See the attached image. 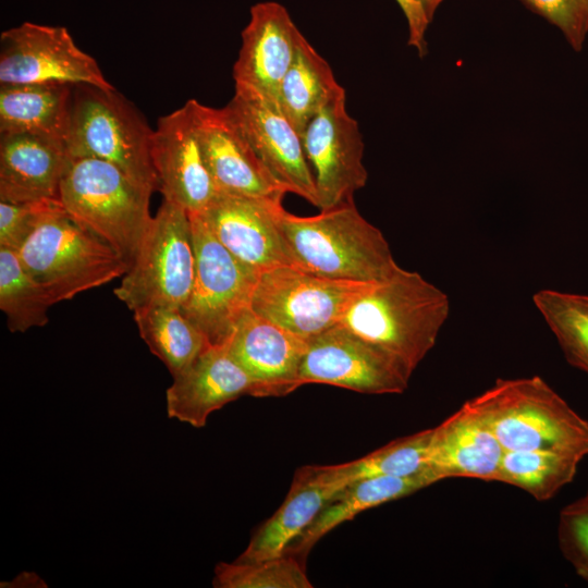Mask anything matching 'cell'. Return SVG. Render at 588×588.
Masks as SVG:
<instances>
[{
  "mask_svg": "<svg viewBox=\"0 0 588 588\" xmlns=\"http://www.w3.org/2000/svg\"><path fill=\"white\" fill-rule=\"evenodd\" d=\"M466 403L505 451L588 455V421L539 376L498 379Z\"/></svg>",
  "mask_w": 588,
  "mask_h": 588,
  "instance_id": "cell-3",
  "label": "cell"
},
{
  "mask_svg": "<svg viewBox=\"0 0 588 588\" xmlns=\"http://www.w3.org/2000/svg\"><path fill=\"white\" fill-rule=\"evenodd\" d=\"M151 128L115 88L73 86L65 147L70 158L107 161L150 191H159L151 161Z\"/></svg>",
  "mask_w": 588,
  "mask_h": 588,
  "instance_id": "cell-5",
  "label": "cell"
},
{
  "mask_svg": "<svg viewBox=\"0 0 588 588\" xmlns=\"http://www.w3.org/2000/svg\"><path fill=\"white\" fill-rule=\"evenodd\" d=\"M217 588H311L304 563L283 554L260 562L219 563L215 568Z\"/></svg>",
  "mask_w": 588,
  "mask_h": 588,
  "instance_id": "cell-31",
  "label": "cell"
},
{
  "mask_svg": "<svg viewBox=\"0 0 588 588\" xmlns=\"http://www.w3.org/2000/svg\"><path fill=\"white\" fill-rule=\"evenodd\" d=\"M225 108L273 179L287 193L317 206L315 176L302 136L279 101L255 89L235 86Z\"/></svg>",
  "mask_w": 588,
  "mask_h": 588,
  "instance_id": "cell-13",
  "label": "cell"
},
{
  "mask_svg": "<svg viewBox=\"0 0 588 588\" xmlns=\"http://www.w3.org/2000/svg\"><path fill=\"white\" fill-rule=\"evenodd\" d=\"M371 283L331 279L296 266L280 265L258 273L250 309L309 339L336 326Z\"/></svg>",
  "mask_w": 588,
  "mask_h": 588,
  "instance_id": "cell-9",
  "label": "cell"
},
{
  "mask_svg": "<svg viewBox=\"0 0 588 588\" xmlns=\"http://www.w3.org/2000/svg\"><path fill=\"white\" fill-rule=\"evenodd\" d=\"M433 428L399 438L352 462L313 465L324 482L339 488L370 477H409L426 471Z\"/></svg>",
  "mask_w": 588,
  "mask_h": 588,
  "instance_id": "cell-26",
  "label": "cell"
},
{
  "mask_svg": "<svg viewBox=\"0 0 588 588\" xmlns=\"http://www.w3.org/2000/svg\"><path fill=\"white\" fill-rule=\"evenodd\" d=\"M255 393V382L231 354L228 344L208 346L167 390V412L201 428L209 415L243 395Z\"/></svg>",
  "mask_w": 588,
  "mask_h": 588,
  "instance_id": "cell-19",
  "label": "cell"
},
{
  "mask_svg": "<svg viewBox=\"0 0 588 588\" xmlns=\"http://www.w3.org/2000/svg\"><path fill=\"white\" fill-rule=\"evenodd\" d=\"M195 277L188 212L163 198L114 295L134 311L140 307H182Z\"/></svg>",
  "mask_w": 588,
  "mask_h": 588,
  "instance_id": "cell-7",
  "label": "cell"
},
{
  "mask_svg": "<svg viewBox=\"0 0 588 588\" xmlns=\"http://www.w3.org/2000/svg\"><path fill=\"white\" fill-rule=\"evenodd\" d=\"M532 303L565 359L588 373V295L544 289L534 294Z\"/></svg>",
  "mask_w": 588,
  "mask_h": 588,
  "instance_id": "cell-30",
  "label": "cell"
},
{
  "mask_svg": "<svg viewBox=\"0 0 588 588\" xmlns=\"http://www.w3.org/2000/svg\"><path fill=\"white\" fill-rule=\"evenodd\" d=\"M152 193L118 167L95 158H71L60 185L69 216L130 266L152 220Z\"/></svg>",
  "mask_w": 588,
  "mask_h": 588,
  "instance_id": "cell-4",
  "label": "cell"
},
{
  "mask_svg": "<svg viewBox=\"0 0 588 588\" xmlns=\"http://www.w3.org/2000/svg\"><path fill=\"white\" fill-rule=\"evenodd\" d=\"M303 146L315 176L320 210L354 201L368 179L364 142L356 120L346 110V93L329 101L309 122Z\"/></svg>",
  "mask_w": 588,
  "mask_h": 588,
  "instance_id": "cell-12",
  "label": "cell"
},
{
  "mask_svg": "<svg viewBox=\"0 0 588 588\" xmlns=\"http://www.w3.org/2000/svg\"><path fill=\"white\" fill-rule=\"evenodd\" d=\"M568 505L578 509H588V491L583 497L569 503Z\"/></svg>",
  "mask_w": 588,
  "mask_h": 588,
  "instance_id": "cell-36",
  "label": "cell"
},
{
  "mask_svg": "<svg viewBox=\"0 0 588 588\" xmlns=\"http://www.w3.org/2000/svg\"><path fill=\"white\" fill-rule=\"evenodd\" d=\"M188 216L195 277L181 310L204 334L209 346L224 345L250 308L259 272L231 254L198 213Z\"/></svg>",
  "mask_w": 588,
  "mask_h": 588,
  "instance_id": "cell-8",
  "label": "cell"
},
{
  "mask_svg": "<svg viewBox=\"0 0 588 588\" xmlns=\"http://www.w3.org/2000/svg\"><path fill=\"white\" fill-rule=\"evenodd\" d=\"M274 220L293 266L322 277L354 282L384 280L399 267L382 232L354 201L299 217L282 205Z\"/></svg>",
  "mask_w": 588,
  "mask_h": 588,
  "instance_id": "cell-2",
  "label": "cell"
},
{
  "mask_svg": "<svg viewBox=\"0 0 588 588\" xmlns=\"http://www.w3.org/2000/svg\"><path fill=\"white\" fill-rule=\"evenodd\" d=\"M439 481L427 469L409 477H370L356 480L338 491L313 523L287 547L284 554L305 562L314 546L328 532L359 513L409 495Z\"/></svg>",
  "mask_w": 588,
  "mask_h": 588,
  "instance_id": "cell-23",
  "label": "cell"
},
{
  "mask_svg": "<svg viewBox=\"0 0 588 588\" xmlns=\"http://www.w3.org/2000/svg\"><path fill=\"white\" fill-rule=\"evenodd\" d=\"M303 36L282 4H254L233 66L235 86L255 89L279 101L281 83Z\"/></svg>",
  "mask_w": 588,
  "mask_h": 588,
  "instance_id": "cell-17",
  "label": "cell"
},
{
  "mask_svg": "<svg viewBox=\"0 0 588 588\" xmlns=\"http://www.w3.org/2000/svg\"><path fill=\"white\" fill-rule=\"evenodd\" d=\"M207 169L219 192L283 200L287 193L270 174L226 108L187 100Z\"/></svg>",
  "mask_w": 588,
  "mask_h": 588,
  "instance_id": "cell-14",
  "label": "cell"
},
{
  "mask_svg": "<svg viewBox=\"0 0 588 588\" xmlns=\"http://www.w3.org/2000/svg\"><path fill=\"white\" fill-rule=\"evenodd\" d=\"M401 8L408 29L407 44L415 48L419 57L427 53L426 34L436 11L443 0H395Z\"/></svg>",
  "mask_w": 588,
  "mask_h": 588,
  "instance_id": "cell-35",
  "label": "cell"
},
{
  "mask_svg": "<svg viewBox=\"0 0 588 588\" xmlns=\"http://www.w3.org/2000/svg\"><path fill=\"white\" fill-rule=\"evenodd\" d=\"M581 460L552 451H505L498 481L523 489L538 501H547L573 481Z\"/></svg>",
  "mask_w": 588,
  "mask_h": 588,
  "instance_id": "cell-29",
  "label": "cell"
},
{
  "mask_svg": "<svg viewBox=\"0 0 588 588\" xmlns=\"http://www.w3.org/2000/svg\"><path fill=\"white\" fill-rule=\"evenodd\" d=\"M150 155L159 192L188 213L201 212L219 193L205 163L187 101L158 120Z\"/></svg>",
  "mask_w": 588,
  "mask_h": 588,
  "instance_id": "cell-15",
  "label": "cell"
},
{
  "mask_svg": "<svg viewBox=\"0 0 588 588\" xmlns=\"http://www.w3.org/2000/svg\"><path fill=\"white\" fill-rule=\"evenodd\" d=\"M504 453L491 429L465 402L433 427L428 468L439 481L451 477L498 481Z\"/></svg>",
  "mask_w": 588,
  "mask_h": 588,
  "instance_id": "cell-20",
  "label": "cell"
},
{
  "mask_svg": "<svg viewBox=\"0 0 588 588\" xmlns=\"http://www.w3.org/2000/svg\"><path fill=\"white\" fill-rule=\"evenodd\" d=\"M70 159L63 142L29 134L0 135V201L60 199Z\"/></svg>",
  "mask_w": 588,
  "mask_h": 588,
  "instance_id": "cell-21",
  "label": "cell"
},
{
  "mask_svg": "<svg viewBox=\"0 0 588 588\" xmlns=\"http://www.w3.org/2000/svg\"><path fill=\"white\" fill-rule=\"evenodd\" d=\"M53 304L50 293L29 273L17 253L0 247V308L10 331L45 326Z\"/></svg>",
  "mask_w": 588,
  "mask_h": 588,
  "instance_id": "cell-28",
  "label": "cell"
},
{
  "mask_svg": "<svg viewBox=\"0 0 588 588\" xmlns=\"http://www.w3.org/2000/svg\"><path fill=\"white\" fill-rule=\"evenodd\" d=\"M558 539L564 558L588 583V509L564 506L560 513Z\"/></svg>",
  "mask_w": 588,
  "mask_h": 588,
  "instance_id": "cell-34",
  "label": "cell"
},
{
  "mask_svg": "<svg viewBox=\"0 0 588 588\" xmlns=\"http://www.w3.org/2000/svg\"><path fill=\"white\" fill-rule=\"evenodd\" d=\"M64 212L62 201L57 198L0 201V247L19 250L41 224Z\"/></svg>",
  "mask_w": 588,
  "mask_h": 588,
  "instance_id": "cell-32",
  "label": "cell"
},
{
  "mask_svg": "<svg viewBox=\"0 0 588 588\" xmlns=\"http://www.w3.org/2000/svg\"><path fill=\"white\" fill-rule=\"evenodd\" d=\"M282 200L219 192L197 212L216 238L238 260L260 272L292 265L274 220Z\"/></svg>",
  "mask_w": 588,
  "mask_h": 588,
  "instance_id": "cell-16",
  "label": "cell"
},
{
  "mask_svg": "<svg viewBox=\"0 0 588 588\" xmlns=\"http://www.w3.org/2000/svg\"><path fill=\"white\" fill-rule=\"evenodd\" d=\"M414 371L401 359L336 324L308 339L295 388L330 384L366 394H399Z\"/></svg>",
  "mask_w": 588,
  "mask_h": 588,
  "instance_id": "cell-10",
  "label": "cell"
},
{
  "mask_svg": "<svg viewBox=\"0 0 588 588\" xmlns=\"http://www.w3.org/2000/svg\"><path fill=\"white\" fill-rule=\"evenodd\" d=\"M86 84L114 88L63 26L24 22L0 36V85Z\"/></svg>",
  "mask_w": 588,
  "mask_h": 588,
  "instance_id": "cell-11",
  "label": "cell"
},
{
  "mask_svg": "<svg viewBox=\"0 0 588 588\" xmlns=\"http://www.w3.org/2000/svg\"><path fill=\"white\" fill-rule=\"evenodd\" d=\"M529 9L556 26L568 44L580 50L588 34V0H523Z\"/></svg>",
  "mask_w": 588,
  "mask_h": 588,
  "instance_id": "cell-33",
  "label": "cell"
},
{
  "mask_svg": "<svg viewBox=\"0 0 588 588\" xmlns=\"http://www.w3.org/2000/svg\"><path fill=\"white\" fill-rule=\"evenodd\" d=\"M340 490L320 479L313 466L299 468L284 502L257 529L247 548L235 561L252 563L283 555Z\"/></svg>",
  "mask_w": 588,
  "mask_h": 588,
  "instance_id": "cell-22",
  "label": "cell"
},
{
  "mask_svg": "<svg viewBox=\"0 0 588 588\" xmlns=\"http://www.w3.org/2000/svg\"><path fill=\"white\" fill-rule=\"evenodd\" d=\"M16 253L54 303L102 286L123 277L130 268L115 249L77 224L68 212L41 224Z\"/></svg>",
  "mask_w": 588,
  "mask_h": 588,
  "instance_id": "cell-6",
  "label": "cell"
},
{
  "mask_svg": "<svg viewBox=\"0 0 588 588\" xmlns=\"http://www.w3.org/2000/svg\"><path fill=\"white\" fill-rule=\"evenodd\" d=\"M449 315L450 299L441 289L399 266L384 280L369 284L338 324L414 371L436 345Z\"/></svg>",
  "mask_w": 588,
  "mask_h": 588,
  "instance_id": "cell-1",
  "label": "cell"
},
{
  "mask_svg": "<svg viewBox=\"0 0 588 588\" xmlns=\"http://www.w3.org/2000/svg\"><path fill=\"white\" fill-rule=\"evenodd\" d=\"M72 85H0V135L29 134L63 142L70 125Z\"/></svg>",
  "mask_w": 588,
  "mask_h": 588,
  "instance_id": "cell-24",
  "label": "cell"
},
{
  "mask_svg": "<svg viewBox=\"0 0 588 588\" xmlns=\"http://www.w3.org/2000/svg\"><path fill=\"white\" fill-rule=\"evenodd\" d=\"M133 314L140 338L173 378L209 346L180 307L154 305L135 309Z\"/></svg>",
  "mask_w": 588,
  "mask_h": 588,
  "instance_id": "cell-27",
  "label": "cell"
},
{
  "mask_svg": "<svg viewBox=\"0 0 588 588\" xmlns=\"http://www.w3.org/2000/svg\"><path fill=\"white\" fill-rule=\"evenodd\" d=\"M308 339L254 313L240 319L226 343L236 362L255 382L254 396H283L296 390L295 379Z\"/></svg>",
  "mask_w": 588,
  "mask_h": 588,
  "instance_id": "cell-18",
  "label": "cell"
},
{
  "mask_svg": "<svg viewBox=\"0 0 588 588\" xmlns=\"http://www.w3.org/2000/svg\"><path fill=\"white\" fill-rule=\"evenodd\" d=\"M343 93L329 63L303 36L280 87L279 105L285 117L303 136L314 117Z\"/></svg>",
  "mask_w": 588,
  "mask_h": 588,
  "instance_id": "cell-25",
  "label": "cell"
}]
</instances>
